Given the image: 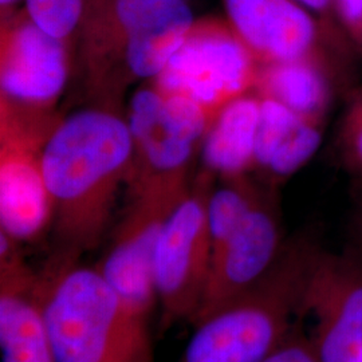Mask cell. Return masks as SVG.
<instances>
[{
    "label": "cell",
    "instance_id": "6da1fadb",
    "mask_svg": "<svg viewBox=\"0 0 362 362\" xmlns=\"http://www.w3.org/2000/svg\"><path fill=\"white\" fill-rule=\"evenodd\" d=\"M134 146L125 113L100 105L62 117L43 151L52 228L71 258L97 246L128 187Z\"/></svg>",
    "mask_w": 362,
    "mask_h": 362
},
{
    "label": "cell",
    "instance_id": "7a4b0ae2",
    "mask_svg": "<svg viewBox=\"0 0 362 362\" xmlns=\"http://www.w3.org/2000/svg\"><path fill=\"white\" fill-rule=\"evenodd\" d=\"M194 19L180 0H90L74 39L90 105L121 110L132 86L163 71Z\"/></svg>",
    "mask_w": 362,
    "mask_h": 362
},
{
    "label": "cell",
    "instance_id": "3957f363",
    "mask_svg": "<svg viewBox=\"0 0 362 362\" xmlns=\"http://www.w3.org/2000/svg\"><path fill=\"white\" fill-rule=\"evenodd\" d=\"M40 313L57 362H152L146 318L97 267H64L40 288Z\"/></svg>",
    "mask_w": 362,
    "mask_h": 362
},
{
    "label": "cell",
    "instance_id": "277c9868",
    "mask_svg": "<svg viewBox=\"0 0 362 362\" xmlns=\"http://www.w3.org/2000/svg\"><path fill=\"white\" fill-rule=\"evenodd\" d=\"M317 254L284 248L258 284L194 324L179 362H264L288 337Z\"/></svg>",
    "mask_w": 362,
    "mask_h": 362
},
{
    "label": "cell",
    "instance_id": "5b68a950",
    "mask_svg": "<svg viewBox=\"0 0 362 362\" xmlns=\"http://www.w3.org/2000/svg\"><path fill=\"white\" fill-rule=\"evenodd\" d=\"M125 117L134 146L129 194L188 188L189 167L212 122L207 112L148 82L130 97Z\"/></svg>",
    "mask_w": 362,
    "mask_h": 362
},
{
    "label": "cell",
    "instance_id": "8992f818",
    "mask_svg": "<svg viewBox=\"0 0 362 362\" xmlns=\"http://www.w3.org/2000/svg\"><path fill=\"white\" fill-rule=\"evenodd\" d=\"M59 116L0 98V233L19 243L52 224L43 175V151Z\"/></svg>",
    "mask_w": 362,
    "mask_h": 362
},
{
    "label": "cell",
    "instance_id": "52a82bcc",
    "mask_svg": "<svg viewBox=\"0 0 362 362\" xmlns=\"http://www.w3.org/2000/svg\"><path fill=\"white\" fill-rule=\"evenodd\" d=\"M259 64L226 18L194 19L177 52L151 81L157 90L200 105L212 118L233 100L255 91Z\"/></svg>",
    "mask_w": 362,
    "mask_h": 362
},
{
    "label": "cell",
    "instance_id": "ba28073f",
    "mask_svg": "<svg viewBox=\"0 0 362 362\" xmlns=\"http://www.w3.org/2000/svg\"><path fill=\"white\" fill-rule=\"evenodd\" d=\"M209 176L204 172L172 208L156 246L153 285L161 322L168 327L194 318L212 263L207 223Z\"/></svg>",
    "mask_w": 362,
    "mask_h": 362
},
{
    "label": "cell",
    "instance_id": "9c48e42d",
    "mask_svg": "<svg viewBox=\"0 0 362 362\" xmlns=\"http://www.w3.org/2000/svg\"><path fill=\"white\" fill-rule=\"evenodd\" d=\"M73 40L43 30L22 7L0 18V98L54 109L71 70Z\"/></svg>",
    "mask_w": 362,
    "mask_h": 362
},
{
    "label": "cell",
    "instance_id": "30bf717a",
    "mask_svg": "<svg viewBox=\"0 0 362 362\" xmlns=\"http://www.w3.org/2000/svg\"><path fill=\"white\" fill-rule=\"evenodd\" d=\"M188 188L130 194L112 245L97 267L130 310L146 320L157 303L153 285L157 240L169 212Z\"/></svg>",
    "mask_w": 362,
    "mask_h": 362
},
{
    "label": "cell",
    "instance_id": "8fae6325",
    "mask_svg": "<svg viewBox=\"0 0 362 362\" xmlns=\"http://www.w3.org/2000/svg\"><path fill=\"white\" fill-rule=\"evenodd\" d=\"M318 324L310 342L320 362H362V269L317 254L302 303Z\"/></svg>",
    "mask_w": 362,
    "mask_h": 362
},
{
    "label": "cell",
    "instance_id": "7c38bea8",
    "mask_svg": "<svg viewBox=\"0 0 362 362\" xmlns=\"http://www.w3.org/2000/svg\"><path fill=\"white\" fill-rule=\"evenodd\" d=\"M282 251L276 211L272 202L260 194L231 239L212 259L204 296L191 324L258 284Z\"/></svg>",
    "mask_w": 362,
    "mask_h": 362
},
{
    "label": "cell",
    "instance_id": "4fadbf2b",
    "mask_svg": "<svg viewBox=\"0 0 362 362\" xmlns=\"http://www.w3.org/2000/svg\"><path fill=\"white\" fill-rule=\"evenodd\" d=\"M226 19L259 65L322 58L327 25L297 0H223Z\"/></svg>",
    "mask_w": 362,
    "mask_h": 362
},
{
    "label": "cell",
    "instance_id": "5bb4252c",
    "mask_svg": "<svg viewBox=\"0 0 362 362\" xmlns=\"http://www.w3.org/2000/svg\"><path fill=\"white\" fill-rule=\"evenodd\" d=\"M324 122L298 116L274 100L260 97L255 168L272 180L293 176L322 143Z\"/></svg>",
    "mask_w": 362,
    "mask_h": 362
},
{
    "label": "cell",
    "instance_id": "9a60e30c",
    "mask_svg": "<svg viewBox=\"0 0 362 362\" xmlns=\"http://www.w3.org/2000/svg\"><path fill=\"white\" fill-rule=\"evenodd\" d=\"M260 97L255 91L226 105L209 125L200 148L208 175L223 180L246 177L255 168Z\"/></svg>",
    "mask_w": 362,
    "mask_h": 362
},
{
    "label": "cell",
    "instance_id": "2e32d148",
    "mask_svg": "<svg viewBox=\"0 0 362 362\" xmlns=\"http://www.w3.org/2000/svg\"><path fill=\"white\" fill-rule=\"evenodd\" d=\"M0 348L3 362H57L42 320L39 279L0 286Z\"/></svg>",
    "mask_w": 362,
    "mask_h": 362
},
{
    "label": "cell",
    "instance_id": "e0dca14e",
    "mask_svg": "<svg viewBox=\"0 0 362 362\" xmlns=\"http://www.w3.org/2000/svg\"><path fill=\"white\" fill-rule=\"evenodd\" d=\"M255 93L318 122H324L330 104L329 78L320 57L259 66Z\"/></svg>",
    "mask_w": 362,
    "mask_h": 362
},
{
    "label": "cell",
    "instance_id": "ac0fdd59",
    "mask_svg": "<svg viewBox=\"0 0 362 362\" xmlns=\"http://www.w3.org/2000/svg\"><path fill=\"white\" fill-rule=\"evenodd\" d=\"M260 194L247 177L224 180L208 194L207 223L212 259L231 239Z\"/></svg>",
    "mask_w": 362,
    "mask_h": 362
},
{
    "label": "cell",
    "instance_id": "d6986e66",
    "mask_svg": "<svg viewBox=\"0 0 362 362\" xmlns=\"http://www.w3.org/2000/svg\"><path fill=\"white\" fill-rule=\"evenodd\" d=\"M90 0H25V8L43 30L57 38L76 39Z\"/></svg>",
    "mask_w": 362,
    "mask_h": 362
},
{
    "label": "cell",
    "instance_id": "ffe728a7",
    "mask_svg": "<svg viewBox=\"0 0 362 362\" xmlns=\"http://www.w3.org/2000/svg\"><path fill=\"white\" fill-rule=\"evenodd\" d=\"M338 146L345 165L362 176V91L341 121Z\"/></svg>",
    "mask_w": 362,
    "mask_h": 362
},
{
    "label": "cell",
    "instance_id": "44dd1931",
    "mask_svg": "<svg viewBox=\"0 0 362 362\" xmlns=\"http://www.w3.org/2000/svg\"><path fill=\"white\" fill-rule=\"evenodd\" d=\"M264 362H320L310 342L287 337Z\"/></svg>",
    "mask_w": 362,
    "mask_h": 362
},
{
    "label": "cell",
    "instance_id": "7402d4cb",
    "mask_svg": "<svg viewBox=\"0 0 362 362\" xmlns=\"http://www.w3.org/2000/svg\"><path fill=\"white\" fill-rule=\"evenodd\" d=\"M334 10L350 38L362 46V0H334Z\"/></svg>",
    "mask_w": 362,
    "mask_h": 362
},
{
    "label": "cell",
    "instance_id": "603a6c76",
    "mask_svg": "<svg viewBox=\"0 0 362 362\" xmlns=\"http://www.w3.org/2000/svg\"><path fill=\"white\" fill-rule=\"evenodd\" d=\"M297 1L314 15L320 16L322 22H326L327 18L336 15L334 0H297Z\"/></svg>",
    "mask_w": 362,
    "mask_h": 362
},
{
    "label": "cell",
    "instance_id": "cb8c5ba5",
    "mask_svg": "<svg viewBox=\"0 0 362 362\" xmlns=\"http://www.w3.org/2000/svg\"><path fill=\"white\" fill-rule=\"evenodd\" d=\"M22 1L25 0H0V18H6L21 10L22 7H19V4Z\"/></svg>",
    "mask_w": 362,
    "mask_h": 362
},
{
    "label": "cell",
    "instance_id": "d4e9b609",
    "mask_svg": "<svg viewBox=\"0 0 362 362\" xmlns=\"http://www.w3.org/2000/svg\"><path fill=\"white\" fill-rule=\"evenodd\" d=\"M180 1H184V3H188V1H189V0H180Z\"/></svg>",
    "mask_w": 362,
    "mask_h": 362
}]
</instances>
